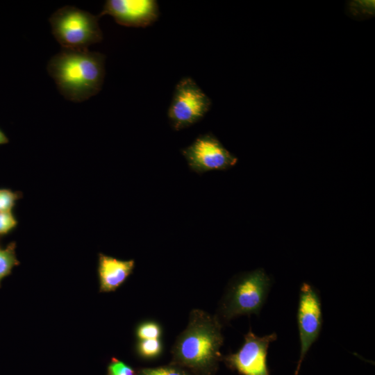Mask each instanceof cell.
Segmentation results:
<instances>
[{
  "mask_svg": "<svg viewBox=\"0 0 375 375\" xmlns=\"http://www.w3.org/2000/svg\"><path fill=\"white\" fill-rule=\"evenodd\" d=\"M135 260H119L116 258L99 253L98 276L99 292H114L119 288L133 273Z\"/></svg>",
  "mask_w": 375,
  "mask_h": 375,
  "instance_id": "10",
  "label": "cell"
},
{
  "mask_svg": "<svg viewBox=\"0 0 375 375\" xmlns=\"http://www.w3.org/2000/svg\"><path fill=\"white\" fill-rule=\"evenodd\" d=\"M15 250V242H10L6 247H1L0 244V287L2 280L12 273L13 267L20 264Z\"/></svg>",
  "mask_w": 375,
  "mask_h": 375,
  "instance_id": "11",
  "label": "cell"
},
{
  "mask_svg": "<svg viewBox=\"0 0 375 375\" xmlns=\"http://www.w3.org/2000/svg\"><path fill=\"white\" fill-rule=\"evenodd\" d=\"M135 335L139 340L160 339L162 335V328L156 322L144 321L138 326Z\"/></svg>",
  "mask_w": 375,
  "mask_h": 375,
  "instance_id": "13",
  "label": "cell"
},
{
  "mask_svg": "<svg viewBox=\"0 0 375 375\" xmlns=\"http://www.w3.org/2000/svg\"><path fill=\"white\" fill-rule=\"evenodd\" d=\"M135 349L142 358L152 359L160 355L162 344L160 339L142 340L137 343Z\"/></svg>",
  "mask_w": 375,
  "mask_h": 375,
  "instance_id": "12",
  "label": "cell"
},
{
  "mask_svg": "<svg viewBox=\"0 0 375 375\" xmlns=\"http://www.w3.org/2000/svg\"><path fill=\"white\" fill-rule=\"evenodd\" d=\"M98 19L88 11L65 6L51 15L49 22L52 34L62 49L84 50L103 39Z\"/></svg>",
  "mask_w": 375,
  "mask_h": 375,
  "instance_id": "4",
  "label": "cell"
},
{
  "mask_svg": "<svg viewBox=\"0 0 375 375\" xmlns=\"http://www.w3.org/2000/svg\"><path fill=\"white\" fill-rule=\"evenodd\" d=\"M159 14L155 0H107L98 17L108 15L120 25L144 28L153 24Z\"/></svg>",
  "mask_w": 375,
  "mask_h": 375,
  "instance_id": "9",
  "label": "cell"
},
{
  "mask_svg": "<svg viewBox=\"0 0 375 375\" xmlns=\"http://www.w3.org/2000/svg\"><path fill=\"white\" fill-rule=\"evenodd\" d=\"M349 10L355 17L372 16L374 13V1H353L349 3Z\"/></svg>",
  "mask_w": 375,
  "mask_h": 375,
  "instance_id": "16",
  "label": "cell"
},
{
  "mask_svg": "<svg viewBox=\"0 0 375 375\" xmlns=\"http://www.w3.org/2000/svg\"><path fill=\"white\" fill-rule=\"evenodd\" d=\"M297 324L300 341V356L295 375L312 344L321 332L323 317L322 304L317 290L308 283H303L299 292Z\"/></svg>",
  "mask_w": 375,
  "mask_h": 375,
  "instance_id": "7",
  "label": "cell"
},
{
  "mask_svg": "<svg viewBox=\"0 0 375 375\" xmlns=\"http://www.w3.org/2000/svg\"><path fill=\"white\" fill-rule=\"evenodd\" d=\"M47 72L67 99L82 102L101 90L105 77V56L84 50H62L49 61Z\"/></svg>",
  "mask_w": 375,
  "mask_h": 375,
  "instance_id": "2",
  "label": "cell"
},
{
  "mask_svg": "<svg viewBox=\"0 0 375 375\" xmlns=\"http://www.w3.org/2000/svg\"><path fill=\"white\" fill-rule=\"evenodd\" d=\"M222 327L216 315L199 309L192 310L187 327L173 346L174 362L199 375H212L222 356Z\"/></svg>",
  "mask_w": 375,
  "mask_h": 375,
  "instance_id": "1",
  "label": "cell"
},
{
  "mask_svg": "<svg viewBox=\"0 0 375 375\" xmlns=\"http://www.w3.org/2000/svg\"><path fill=\"white\" fill-rule=\"evenodd\" d=\"M9 140L6 135L0 128V145L8 143Z\"/></svg>",
  "mask_w": 375,
  "mask_h": 375,
  "instance_id": "19",
  "label": "cell"
},
{
  "mask_svg": "<svg viewBox=\"0 0 375 375\" xmlns=\"http://www.w3.org/2000/svg\"><path fill=\"white\" fill-rule=\"evenodd\" d=\"M271 285V278L261 268L234 277L221 300L217 317L222 324L241 315H259Z\"/></svg>",
  "mask_w": 375,
  "mask_h": 375,
  "instance_id": "3",
  "label": "cell"
},
{
  "mask_svg": "<svg viewBox=\"0 0 375 375\" xmlns=\"http://www.w3.org/2000/svg\"><path fill=\"white\" fill-rule=\"evenodd\" d=\"M23 197L22 192L10 188H0V212L12 211L17 200Z\"/></svg>",
  "mask_w": 375,
  "mask_h": 375,
  "instance_id": "14",
  "label": "cell"
},
{
  "mask_svg": "<svg viewBox=\"0 0 375 375\" xmlns=\"http://www.w3.org/2000/svg\"><path fill=\"white\" fill-rule=\"evenodd\" d=\"M181 153L190 169L197 174L226 170L238 162V158L211 133L198 136Z\"/></svg>",
  "mask_w": 375,
  "mask_h": 375,
  "instance_id": "6",
  "label": "cell"
},
{
  "mask_svg": "<svg viewBox=\"0 0 375 375\" xmlns=\"http://www.w3.org/2000/svg\"><path fill=\"white\" fill-rule=\"evenodd\" d=\"M107 375H138V374L131 366L116 358H112L108 366Z\"/></svg>",
  "mask_w": 375,
  "mask_h": 375,
  "instance_id": "18",
  "label": "cell"
},
{
  "mask_svg": "<svg viewBox=\"0 0 375 375\" xmlns=\"http://www.w3.org/2000/svg\"><path fill=\"white\" fill-rule=\"evenodd\" d=\"M212 101L190 76L176 85L168 108L167 117L175 131L188 128L200 122L210 110Z\"/></svg>",
  "mask_w": 375,
  "mask_h": 375,
  "instance_id": "5",
  "label": "cell"
},
{
  "mask_svg": "<svg viewBox=\"0 0 375 375\" xmlns=\"http://www.w3.org/2000/svg\"><path fill=\"white\" fill-rule=\"evenodd\" d=\"M276 339V333L259 337L250 328L240 349L226 356L224 360L228 366L242 375H269L267 351L269 344Z\"/></svg>",
  "mask_w": 375,
  "mask_h": 375,
  "instance_id": "8",
  "label": "cell"
},
{
  "mask_svg": "<svg viewBox=\"0 0 375 375\" xmlns=\"http://www.w3.org/2000/svg\"><path fill=\"white\" fill-rule=\"evenodd\" d=\"M138 375H191L176 366H164L142 369Z\"/></svg>",
  "mask_w": 375,
  "mask_h": 375,
  "instance_id": "17",
  "label": "cell"
},
{
  "mask_svg": "<svg viewBox=\"0 0 375 375\" xmlns=\"http://www.w3.org/2000/svg\"><path fill=\"white\" fill-rule=\"evenodd\" d=\"M18 221L12 211L0 212V240L12 233Z\"/></svg>",
  "mask_w": 375,
  "mask_h": 375,
  "instance_id": "15",
  "label": "cell"
}]
</instances>
